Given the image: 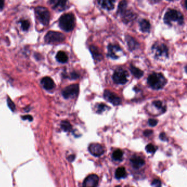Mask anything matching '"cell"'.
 Instances as JSON below:
<instances>
[{
  "label": "cell",
  "mask_w": 187,
  "mask_h": 187,
  "mask_svg": "<svg viewBox=\"0 0 187 187\" xmlns=\"http://www.w3.org/2000/svg\"><path fill=\"white\" fill-rule=\"evenodd\" d=\"M75 159V155H70L68 157V160L70 161V162H72V161H74V160Z\"/></svg>",
  "instance_id": "8d00e7d4"
},
{
  "label": "cell",
  "mask_w": 187,
  "mask_h": 187,
  "mask_svg": "<svg viewBox=\"0 0 187 187\" xmlns=\"http://www.w3.org/2000/svg\"><path fill=\"white\" fill-rule=\"evenodd\" d=\"M89 150L91 154L96 157L102 155L104 152L103 146L98 143H92L89 146Z\"/></svg>",
  "instance_id": "4fadbf2b"
},
{
  "label": "cell",
  "mask_w": 187,
  "mask_h": 187,
  "mask_svg": "<svg viewBox=\"0 0 187 187\" xmlns=\"http://www.w3.org/2000/svg\"><path fill=\"white\" fill-rule=\"evenodd\" d=\"M132 167L135 169H139L145 165V161L140 156L133 155L130 159Z\"/></svg>",
  "instance_id": "9a60e30c"
},
{
  "label": "cell",
  "mask_w": 187,
  "mask_h": 187,
  "mask_svg": "<svg viewBox=\"0 0 187 187\" xmlns=\"http://www.w3.org/2000/svg\"><path fill=\"white\" fill-rule=\"evenodd\" d=\"M130 71L131 72L132 74L135 77H136L137 79L140 78L141 77L143 76V74H144V73H143V71L142 70L139 69L138 68H136V67H134V66H133L132 65H130Z\"/></svg>",
  "instance_id": "7402d4cb"
},
{
  "label": "cell",
  "mask_w": 187,
  "mask_h": 187,
  "mask_svg": "<svg viewBox=\"0 0 187 187\" xmlns=\"http://www.w3.org/2000/svg\"><path fill=\"white\" fill-rule=\"evenodd\" d=\"M128 3L126 0H122L121 1L118 6L117 13L121 15L122 18V21L126 23H130L134 21L136 18V14L132 12L131 11L127 9Z\"/></svg>",
  "instance_id": "7a4b0ae2"
},
{
  "label": "cell",
  "mask_w": 187,
  "mask_h": 187,
  "mask_svg": "<svg viewBox=\"0 0 187 187\" xmlns=\"http://www.w3.org/2000/svg\"><path fill=\"white\" fill-rule=\"evenodd\" d=\"M61 128L65 132H69L71 131L72 126L69 121H63L61 123Z\"/></svg>",
  "instance_id": "d4e9b609"
},
{
  "label": "cell",
  "mask_w": 187,
  "mask_h": 187,
  "mask_svg": "<svg viewBox=\"0 0 187 187\" xmlns=\"http://www.w3.org/2000/svg\"><path fill=\"white\" fill-rule=\"evenodd\" d=\"M103 96L106 100L114 105H119L121 104V99L117 94L114 92H112L110 91H105L103 93Z\"/></svg>",
  "instance_id": "8fae6325"
},
{
  "label": "cell",
  "mask_w": 187,
  "mask_h": 187,
  "mask_svg": "<svg viewBox=\"0 0 187 187\" xmlns=\"http://www.w3.org/2000/svg\"><path fill=\"white\" fill-rule=\"evenodd\" d=\"M128 77V74L126 70L122 68H118L112 75V80L118 85H124L127 83Z\"/></svg>",
  "instance_id": "52a82bcc"
},
{
  "label": "cell",
  "mask_w": 187,
  "mask_h": 187,
  "mask_svg": "<svg viewBox=\"0 0 187 187\" xmlns=\"http://www.w3.org/2000/svg\"><path fill=\"white\" fill-rule=\"evenodd\" d=\"M152 52L154 57L160 60H164L168 57V49L166 46L161 42H156L152 47Z\"/></svg>",
  "instance_id": "5b68a950"
},
{
  "label": "cell",
  "mask_w": 187,
  "mask_h": 187,
  "mask_svg": "<svg viewBox=\"0 0 187 187\" xmlns=\"http://www.w3.org/2000/svg\"><path fill=\"white\" fill-rule=\"evenodd\" d=\"M127 177V172L124 167H118L115 171V177L116 179L120 180L125 178Z\"/></svg>",
  "instance_id": "44dd1931"
},
{
  "label": "cell",
  "mask_w": 187,
  "mask_h": 187,
  "mask_svg": "<svg viewBox=\"0 0 187 187\" xmlns=\"http://www.w3.org/2000/svg\"><path fill=\"white\" fill-rule=\"evenodd\" d=\"M56 59L59 63H65L68 61V57L64 52L59 51L56 55Z\"/></svg>",
  "instance_id": "603a6c76"
},
{
  "label": "cell",
  "mask_w": 187,
  "mask_h": 187,
  "mask_svg": "<svg viewBox=\"0 0 187 187\" xmlns=\"http://www.w3.org/2000/svg\"><path fill=\"white\" fill-rule=\"evenodd\" d=\"M146 152L148 153H154L156 150V148L152 144H149L146 146Z\"/></svg>",
  "instance_id": "f1b7e54d"
},
{
  "label": "cell",
  "mask_w": 187,
  "mask_h": 187,
  "mask_svg": "<svg viewBox=\"0 0 187 187\" xmlns=\"http://www.w3.org/2000/svg\"><path fill=\"white\" fill-rule=\"evenodd\" d=\"M4 5H5L4 0H0V10L3 9V8L4 7Z\"/></svg>",
  "instance_id": "74e56055"
},
{
  "label": "cell",
  "mask_w": 187,
  "mask_h": 187,
  "mask_svg": "<svg viewBox=\"0 0 187 187\" xmlns=\"http://www.w3.org/2000/svg\"><path fill=\"white\" fill-rule=\"evenodd\" d=\"M116 0H98L99 5L104 9L111 11L115 7Z\"/></svg>",
  "instance_id": "2e32d148"
},
{
  "label": "cell",
  "mask_w": 187,
  "mask_h": 187,
  "mask_svg": "<svg viewBox=\"0 0 187 187\" xmlns=\"http://www.w3.org/2000/svg\"><path fill=\"white\" fill-rule=\"evenodd\" d=\"M35 14L37 19L43 25H48L50 21V13L47 8L37 7L35 8Z\"/></svg>",
  "instance_id": "8992f818"
},
{
  "label": "cell",
  "mask_w": 187,
  "mask_h": 187,
  "mask_svg": "<svg viewBox=\"0 0 187 187\" xmlns=\"http://www.w3.org/2000/svg\"><path fill=\"white\" fill-rule=\"evenodd\" d=\"M22 118H23L24 120H28L30 121H31L33 120V118L32 117V116H31V115L24 116L22 117Z\"/></svg>",
  "instance_id": "e575fe53"
},
{
  "label": "cell",
  "mask_w": 187,
  "mask_h": 187,
  "mask_svg": "<svg viewBox=\"0 0 187 187\" xmlns=\"http://www.w3.org/2000/svg\"><path fill=\"white\" fill-rule=\"evenodd\" d=\"M79 86L77 84L70 85L65 87L62 91V95L65 99L73 98L76 97L79 94Z\"/></svg>",
  "instance_id": "9c48e42d"
},
{
  "label": "cell",
  "mask_w": 187,
  "mask_h": 187,
  "mask_svg": "<svg viewBox=\"0 0 187 187\" xmlns=\"http://www.w3.org/2000/svg\"><path fill=\"white\" fill-rule=\"evenodd\" d=\"M122 53V49L118 45L110 44L108 46V56L111 59H117Z\"/></svg>",
  "instance_id": "30bf717a"
},
{
  "label": "cell",
  "mask_w": 187,
  "mask_h": 187,
  "mask_svg": "<svg viewBox=\"0 0 187 187\" xmlns=\"http://www.w3.org/2000/svg\"><path fill=\"white\" fill-rule=\"evenodd\" d=\"M79 75L76 73H75V72L72 73L71 74V78L72 79H76L79 77Z\"/></svg>",
  "instance_id": "d590c367"
},
{
  "label": "cell",
  "mask_w": 187,
  "mask_h": 187,
  "mask_svg": "<svg viewBox=\"0 0 187 187\" xmlns=\"http://www.w3.org/2000/svg\"><path fill=\"white\" fill-rule=\"evenodd\" d=\"M152 104L153 105L156 107L157 109H161L162 112H165L166 111V107L165 106H164L162 105V103L161 101L160 100H155L152 102Z\"/></svg>",
  "instance_id": "4316f807"
},
{
  "label": "cell",
  "mask_w": 187,
  "mask_h": 187,
  "mask_svg": "<svg viewBox=\"0 0 187 187\" xmlns=\"http://www.w3.org/2000/svg\"><path fill=\"white\" fill-rule=\"evenodd\" d=\"M147 83L152 89L158 90L166 85L167 80L161 73H154L148 77Z\"/></svg>",
  "instance_id": "6da1fadb"
},
{
  "label": "cell",
  "mask_w": 187,
  "mask_h": 187,
  "mask_svg": "<svg viewBox=\"0 0 187 187\" xmlns=\"http://www.w3.org/2000/svg\"><path fill=\"white\" fill-rule=\"evenodd\" d=\"M159 138L161 140L164 141V142H167L168 140L166 133H164V132H162V133H161L160 134Z\"/></svg>",
  "instance_id": "d6a6232c"
},
{
  "label": "cell",
  "mask_w": 187,
  "mask_h": 187,
  "mask_svg": "<svg viewBox=\"0 0 187 187\" xmlns=\"http://www.w3.org/2000/svg\"><path fill=\"white\" fill-rule=\"evenodd\" d=\"M7 104L8 107L12 111H14L15 110V105L14 104V102L9 98L7 99Z\"/></svg>",
  "instance_id": "f546056e"
},
{
  "label": "cell",
  "mask_w": 187,
  "mask_h": 187,
  "mask_svg": "<svg viewBox=\"0 0 187 187\" xmlns=\"http://www.w3.org/2000/svg\"><path fill=\"white\" fill-rule=\"evenodd\" d=\"M59 25L65 31H72L75 25V18L74 14L67 13L63 15L59 19Z\"/></svg>",
  "instance_id": "277c9868"
},
{
  "label": "cell",
  "mask_w": 187,
  "mask_h": 187,
  "mask_svg": "<svg viewBox=\"0 0 187 187\" xmlns=\"http://www.w3.org/2000/svg\"><path fill=\"white\" fill-rule=\"evenodd\" d=\"M109 108H110L108 105L103 103H100L97 105V112L98 114H101L103 112L106 110H108Z\"/></svg>",
  "instance_id": "484cf974"
},
{
  "label": "cell",
  "mask_w": 187,
  "mask_h": 187,
  "mask_svg": "<svg viewBox=\"0 0 187 187\" xmlns=\"http://www.w3.org/2000/svg\"><path fill=\"white\" fill-rule=\"evenodd\" d=\"M90 52L92 53L93 58L97 61H100L103 59L102 54L100 53L99 49L94 46H92L90 47Z\"/></svg>",
  "instance_id": "ac0fdd59"
},
{
  "label": "cell",
  "mask_w": 187,
  "mask_h": 187,
  "mask_svg": "<svg viewBox=\"0 0 187 187\" xmlns=\"http://www.w3.org/2000/svg\"><path fill=\"white\" fill-rule=\"evenodd\" d=\"M41 83L42 85L43 86V88L46 90H52L55 86V83L54 81L52 80V78L48 76L43 77L41 80Z\"/></svg>",
  "instance_id": "e0dca14e"
},
{
  "label": "cell",
  "mask_w": 187,
  "mask_h": 187,
  "mask_svg": "<svg viewBox=\"0 0 187 187\" xmlns=\"http://www.w3.org/2000/svg\"><path fill=\"white\" fill-rule=\"evenodd\" d=\"M158 120L156 119H154V118H150L148 121V124L151 127L155 126L158 124Z\"/></svg>",
  "instance_id": "1f68e13d"
},
{
  "label": "cell",
  "mask_w": 187,
  "mask_h": 187,
  "mask_svg": "<svg viewBox=\"0 0 187 187\" xmlns=\"http://www.w3.org/2000/svg\"><path fill=\"white\" fill-rule=\"evenodd\" d=\"M152 186L153 187H161V182L159 180L155 179L152 182Z\"/></svg>",
  "instance_id": "4dcf8cb0"
},
{
  "label": "cell",
  "mask_w": 187,
  "mask_h": 187,
  "mask_svg": "<svg viewBox=\"0 0 187 187\" xmlns=\"http://www.w3.org/2000/svg\"><path fill=\"white\" fill-rule=\"evenodd\" d=\"M139 26L140 30L143 33L149 32L150 29V24L149 21L146 19H142L139 21Z\"/></svg>",
  "instance_id": "ffe728a7"
},
{
  "label": "cell",
  "mask_w": 187,
  "mask_h": 187,
  "mask_svg": "<svg viewBox=\"0 0 187 187\" xmlns=\"http://www.w3.org/2000/svg\"><path fill=\"white\" fill-rule=\"evenodd\" d=\"M126 40L130 51H133L138 47V43L131 36H127L126 37Z\"/></svg>",
  "instance_id": "d6986e66"
},
{
  "label": "cell",
  "mask_w": 187,
  "mask_h": 187,
  "mask_svg": "<svg viewBox=\"0 0 187 187\" xmlns=\"http://www.w3.org/2000/svg\"><path fill=\"white\" fill-rule=\"evenodd\" d=\"M164 21L165 23L169 25H182L184 23V17L182 13L177 10L169 9L165 14Z\"/></svg>",
  "instance_id": "3957f363"
},
{
  "label": "cell",
  "mask_w": 187,
  "mask_h": 187,
  "mask_svg": "<svg viewBox=\"0 0 187 187\" xmlns=\"http://www.w3.org/2000/svg\"><path fill=\"white\" fill-rule=\"evenodd\" d=\"M99 177L96 174H92L87 176L83 181V186L85 187H95L98 186Z\"/></svg>",
  "instance_id": "5bb4252c"
},
{
  "label": "cell",
  "mask_w": 187,
  "mask_h": 187,
  "mask_svg": "<svg viewBox=\"0 0 187 187\" xmlns=\"http://www.w3.org/2000/svg\"><path fill=\"white\" fill-rule=\"evenodd\" d=\"M21 27L24 31H28L30 28V23L27 20H23L21 21Z\"/></svg>",
  "instance_id": "83f0119b"
},
{
  "label": "cell",
  "mask_w": 187,
  "mask_h": 187,
  "mask_svg": "<svg viewBox=\"0 0 187 187\" xmlns=\"http://www.w3.org/2000/svg\"><path fill=\"white\" fill-rule=\"evenodd\" d=\"M65 39V36L62 33L57 31H50L45 37V41L47 43H56L64 41Z\"/></svg>",
  "instance_id": "ba28073f"
},
{
  "label": "cell",
  "mask_w": 187,
  "mask_h": 187,
  "mask_svg": "<svg viewBox=\"0 0 187 187\" xmlns=\"http://www.w3.org/2000/svg\"><path fill=\"white\" fill-rule=\"evenodd\" d=\"M152 133H153V131L152 130H146L143 132V134L146 137H149L152 134Z\"/></svg>",
  "instance_id": "836d02e7"
},
{
  "label": "cell",
  "mask_w": 187,
  "mask_h": 187,
  "mask_svg": "<svg viewBox=\"0 0 187 187\" xmlns=\"http://www.w3.org/2000/svg\"><path fill=\"white\" fill-rule=\"evenodd\" d=\"M123 156H124L123 152L120 149H117L113 152L112 155V158L115 161H121L123 159Z\"/></svg>",
  "instance_id": "cb8c5ba5"
},
{
  "label": "cell",
  "mask_w": 187,
  "mask_h": 187,
  "mask_svg": "<svg viewBox=\"0 0 187 187\" xmlns=\"http://www.w3.org/2000/svg\"><path fill=\"white\" fill-rule=\"evenodd\" d=\"M168 1H174V0H168Z\"/></svg>",
  "instance_id": "f35d334b"
},
{
  "label": "cell",
  "mask_w": 187,
  "mask_h": 187,
  "mask_svg": "<svg viewBox=\"0 0 187 187\" xmlns=\"http://www.w3.org/2000/svg\"><path fill=\"white\" fill-rule=\"evenodd\" d=\"M68 0H49V3L52 8L58 11L65 10L67 7Z\"/></svg>",
  "instance_id": "7c38bea8"
}]
</instances>
